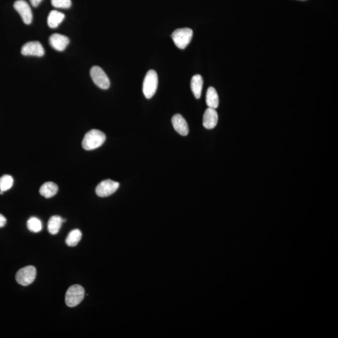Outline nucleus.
Masks as SVG:
<instances>
[{"instance_id": "9b49d317", "label": "nucleus", "mask_w": 338, "mask_h": 338, "mask_svg": "<svg viewBox=\"0 0 338 338\" xmlns=\"http://www.w3.org/2000/svg\"><path fill=\"white\" fill-rule=\"evenodd\" d=\"M218 114L216 109L208 108L204 114L203 125L207 129H213L217 125Z\"/></svg>"}, {"instance_id": "f03ea898", "label": "nucleus", "mask_w": 338, "mask_h": 338, "mask_svg": "<svg viewBox=\"0 0 338 338\" xmlns=\"http://www.w3.org/2000/svg\"><path fill=\"white\" fill-rule=\"evenodd\" d=\"M171 36L177 47L183 50L191 42L193 36V31L189 28L177 29L172 33Z\"/></svg>"}, {"instance_id": "7ed1b4c3", "label": "nucleus", "mask_w": 338, "mask_h": 338, "mask_svg": "<svg viewBox=\"0 0 338 338\" xmlns=\"http://www.w3.org/2000/svg\"><path fill=\"white\" fill-rule=\"evenodd\" d=\"M85 290L80 285L75 284L70 286L65 294V303L70 308H74L79 305L84 300Z\"/></svg>"}, {"instance_id": "ddd939ff", "label": "nucleus", "mask_w": 338, "mask_h": 338, "mask_svg": "<svg viewBox=\"0 0 338 338\" xmlns=\"http://www.w3.org/2000/svg\"><path fill=\"white\" fill-rule=\"evenodd\" d=\"M58 191L57 185L54 182H45L40 189V193L41 196L47 199L52 198L57 194Z\"/></svg>"}, {"instance_id": "20e7f679", "label": "nucleus", "mask_w": 338, "mask_h": 338, "mask_svg": "<svg viewBox=\"0 0 338 338\" xmlns=\"http://www.w3.org/2000/svg\"><path fill=\"white\" fill-rule=\"evenodd\" d=\"M158 75L155 70H150L146 74L143 83V93L147 99L155 94L158 87Z\"/></svg>"}, {"instance_id": "4be33fe9", "label": "nucleus", "mask_w": 338, "mask_h": 338, "mask_svg": "<svg viewBox=\"0 0 338 338\" xmlns=\"http://www.w3.org/2000/svg\"><path fill=\"white\" fill-rule=\"evenodd\" d=\"M6 224V219L0 214V228L4 227Z\"/></svg>"}, {"instance_id": "dca6fc26", "label": "nucleus", "mask_w": 338, "mask_h": 338, "mask_svg": "<svg viewBox=\"0 0 338 338\" xmlns=\"http://www.w3.org/2000/svg\"><path fill=\"white\" fill-rule=\"evenodd\" d=\"M206 104L209 108L217 109L220 104V99L217 91L213 87H209L206 94Z\"/></svg>"}, {"instance_id": "f257e3e1", "label": "nucleus", "mask_w": 338, "mask_h": 338, "mask_svg": "<svg viewBox=\"0 0 338 338\" xmlns=\"http://www.w3.org/2000/svg\"><path fill=\"white\" fill-rule=\"evenodd\" d=\"M106 140V136L102 131L91 130L85 135L82 140V147L86 150L96 149L103 145Z\"/></svg>"}, {"instance_id": "a211bd4d", "label": "nucleus", "mask_w": 338, "mask_h": 338, "mask_svg": "<svg viewBox=\"0 0 338 338\" xmlns=\"http://www.w3.org/2000/svg\"><path fill=\"white\" fill-rule=\"evenodd\" d=\"M82 237V233L79 229L70 231L67 235L66 244L70 247H74L79 244Z\"/></svg>"}, {"instance_id": "6ab92c4d", "label": "nucleus", "mask_w": 338, "mask_h": 338, "mask_svg": "<svg viewBox=\"0 0 338 338\" xmlns=\"http://www.w3.org/2000/svg\"><path fill=\"white\" fill-rule=\"evenodd\" d=\"M27 227L31 232H39L42 229V223L39 219L32 217L27 221Z\"/></svg>"}, {"instance_id": "6e6552de", "label": "nucleus", "mask_w": 338, "mask_h": 338, "mask_svg": "<svg viewBox=\"0 0 338 338\" xmlns=\"http://www.w3.org/2000/svg\"><path fill=\"white\" fill-rule=\"evenodd\" d=\"M14 8L18 12L23 22L29 25L33 20V14L29 4L25 0H17L14 3Z\"/></svg>"}, {"instance_id": "aec40b11", "label": "nucleus", "mask_w": 338, "mask_h": 338, "mask_svg": "<svg viewBox=\"0 0 338 338\" xmlns=\"http://www.w3.org/2000/svg\"><path fill=\"white\" fill-rule=\"evenodd\" d=\"M13 184V179L9 175H4L0 178V191L5 192L11 188Z\"/></svg>"}, {"instance_id": "2eb2a0df", "label": "nucleus", "mask_w": 338, "mask_h": 338, "mask_svg": "<svg viewBox=\"0 0 338 338\" xmlns=\"http://www.w3.org/2000/svg\"><path fill=\"white\" fill-rule=\"evenodd\" d=\"M203 79L200 75H196L192 78L191 87L197 99L201 98L203 87Z\"/></svg>"}, {"instance_id": "0eeeda50", "label": "nucleus", "mask_w": 338, "mask_h": 338, "mask_svg": "<svg viewBox=\"0 0 338 338\" xmlns=\"http://www.w3.org/2000/svg\"><path fill=\"white\" fill-rule=\"evenodd\" d=\"M118 182L112 181L111 179L105 180L100 183L96 187L97 195L101 198H106L115 193L118 189Z\"/></svg>"}, {"instance_id": "39448f33", "label": "nucleus", "mask_w": 338, "mask_h": 338, "mask_svg": "<svg viewBox=\"0 0 338 338\" xmlns=\"http://www.w3.org/2000/svg\"><path fill=\"white\" fill-rule=\"evenodd\" d=\"M36 270L33 266L19 269L16 274V281L21 286H26L33 283L36 278Z\"/></svg>"}, {"instance_id": "4468645a", "label": "nucleus", "mask_w": 338, "mask_h": 338, "mask_svg": "<svg viewBox=\"0 0 338 338\" xmlns=\"http://www.w3.org/2000/svg\"><path fill=\"white\" fill-rule=\"evenodd\" d=\"M66 220H63L59 216H53L51 217L48 223V230L50 234L55 235L58 234V232L62 227V224L65 222Z\"/></svg>"}, {"instance_id": "f3484780", "label": "nucleus", "mask_w": 338, "mask_h": 338, "mask_svg": "<svg viewBox=\"0 0 338 338\" xmlns=\"http://www.w3.org/2000/svg\"><path fill=\"white\" fill-rule=\"evenodd\" d=\"M65 18V14L57 10L50 12L47 18L48 26L51 28H55L60 25Z\"/></svg>"}, {"instance_id": "423d86ee", "label": "nucleus", "mask_w": 338, "mask_h": 338, "mask_svg": "<svg viewBox=\"0 0 338 338\" xmlns=\"http://www.w3.org/2000/svg\"><path fill=\"white\" fill-rule=\"evenodd\" d=\"M92 80L100 89L107 90L110 87L111 82L108 75L101 67L94 66L91 70Z\"/></svg>"}, {"instance_id": "9d476101", "label": "nucleus", "mask_w": 338, "mask_h": 338, "mask_svg": "<svg viewBox=\"0 0 338 338\" xmlns=\"http://www.w3.org/2000/svg\"><path fill=\"white\" fill-rule=\"evenodd\" d=\"M49 42L52 47L58 52L65 50L70 43L69 38L67 36L55 33L50 36Z\"/></svg>"}, {"instance_id": "1a4fd4ad", "label": "nucleus", "mask_w": 338, "mask_h": 338, "mask_svg": "<svg viewBox=\"0 0 338 338\" xmlns=\"http://www.w3.org/2000/svg\"><path fill=\"white\" fill-rule=\"evenodd\" d=\"M21 53L24 56H36L41 57L44 55L45 50L39 41H30L23 46Z\"/></svg>"}, {"instance_id": "f8f14e48", "label": "nucleus", "mask_w": 338, "mask_h": 338, "mask_svg": "<svg viewBox=\"0 0 338 338\" xmlns=\"http://www.w3.org/2000/svg\"><path fill=\"white\" fill-rule=\"evenodd\" d=\"M172 123L174 129L182 136L188 135L189 128L188 124L181 114H176L172 118Z\"/></svg>"}, {"instance_id": "412c9836", "label": "nucleus", "mask_w": 338, "mask_h": 338, "mask_svg": "<svg viewBox=\"0 0 338 338\" xmlns=\"http://www.w3.org/2000/svg\"><path fill=\"white\" fill-rule=\"evenodd\" d=\"M52 4L55 8H69L72 5L71 0H51Z\"/></svg>"}, {"instance_id": "5701e85b", "label": "nucleus", "mask_w": 338, "mask_h": 338, "mask_svg": "<svg viewBox=\"0 0 338 338\" xmlns=\"http://www.w3.org/2000/svg\"><path fill=\"white\" fill-rule=\"evenodd\" d=\"M43 0H30L31 5L34 7H37Z\"/></svg>"}]
</instances>
